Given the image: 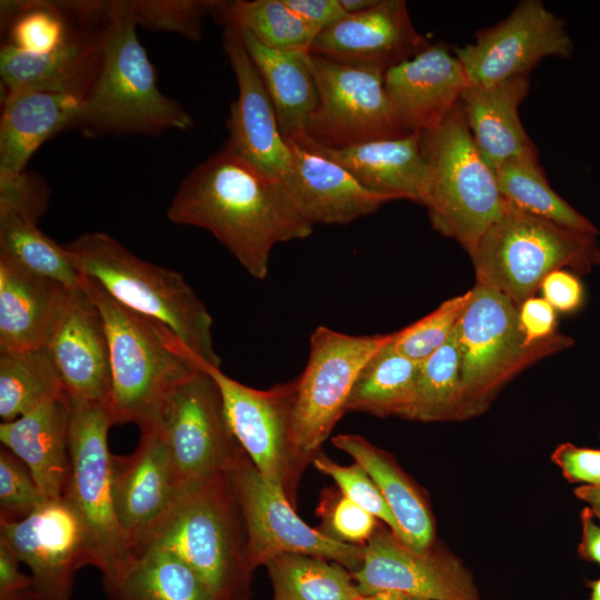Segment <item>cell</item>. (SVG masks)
<instances>
[{"label":"cell","instance_id":"6da1fadb","mask_svg":"<svg viewBox=\"0 0 600 600\" xmlns=\"http://www.w3.org/2000/svg\"><path fill=\"white\" fill-rule=\"evenodd\" d=\"M167 217L209 231L259 280L268 276L276 244L308 238L313 229L279 181L224 148L182 180Z\"/></svg>","mask_w":600,"mask_h":600},{"label":"cell","instance_id":"7a4b0ae2","mask_svg":"<svg viewBox=\"0 0 600 600\" xmlns=\"http://www.w3.org/2000/svg\"><path fill=\"white\" fill-rule=\"evenodd\" d=\"M137 28L133 0L109 1L100 69L77 126L84 134L156 136L193 126L182 104L159 89Z\"/></svg>","mask_w":600,"mask_h":600},{"label":"cell","instance_id":"3957f363","mask_svg":"<svg viewBox=\"0 0 600 600\" xmlns=\"http://www.w3.org/2000/svg\"><path fill=\"white\" fill-rule=\"evenodd\" d=\"M82 288L98 307L107 331L114 424H157L163 401L181 381L203 368L201 361L164 324L116 301L83 276Z\"/></svg>","mask_w":600,"mask_h":600},{"label":"cell","instance_id":"277c9868","mask_svg":"<svg viewBox=\"0 0 600 600\" xmlns=\"http://www.w3.org/2000/svg\"><path fill=\"white\" fill-rule=\"evenodd\" d=\"M143 548L178 556L219 600H250L253 594L246 524L224 472L182 489L132 552Z\"/></svg>","mask_w":600,"mask_h":600},{"label":"cell","instance_id":"5b68a950","mask_svg":"<svg viewBox=\"0 0 600 600\" xmlns=\"http://www.w3.org/2000/svg\"><path fill=\"white\" fill-rule=\"evenodd\" d=\"M64 246L82 276L122 306L168 327L203 368H220L212 318L182 274L138 258L104 232H88Z\"/></svg>","mask_w":600,"mask_h":600},{"label":"cell","instance_id":"8992f818","mask_svg":"<svg viewBox=\"0 0 600 600\" xmlns=\"http://www.w3.org/2000/svg\"><path fill=\"white\" fill-rule=\"evenodd\" d=\"M426 161L422 202L432 227L470 254L501 216L494 170L480 154L460 102L437 127L421 132Z\"/></svg>","mask_w":600,"mask_h":600},{"label":"cell","instance_id":"52a82bcc","mask_svg":"<svg viewBox=\"0 0 600 600\" xmlns=\"http://www.w3.org/2000/svg\"><path fill=\"white\" fill-rule=\"evenodd\" d=\"M469 256L477 283L503 293L520 307L552 271H592L600 264V246L597 236L568 229L506 202L501 216Z\"/></svg>","mask_w":600,"mask_h":600},{"label":"cell","instance_id":"ba28073f","mask_svg":"<svg viewBox=\"0 0 600 600\" xmlns=\"http://www.w3.org/2000/svg\"><path fill=\"white\" fill-rule=\"evenodd\" d=\"M460 349V396L456 419L483 412L498 391L516 374L572 344L561 333L527 342L519 307L503 293L476 283L457 326Z\"/></svg>","mask_w":600,"mask_h":600},{"label":"cell","instance_id":"9c48e42d","mask_svg":"<svg viewBox=\"0 0 600 600\" xmlns=\"http://www.w3.org/2000/svg\"><path fill=\"white\" fill-rule=\"evenodd\" d=\"M71 472L64 493L84 523L102 582L113 579L132 556L118 523L112 497V453L108 432L114 426L109 402L71 399Z\"/></svg>","mask_w":600,"mask_h":600},{"label":"cell","instance_id":"30bf717a","mask_svg":"<svg viewBox=\"0 0 600 600\" xmlns=\"http://www.w3.org/2000/svg\"><path fill=\"white\" fill-rule=\"evenodd\" d=\"M392 333L353 336L324 326L310 337L307 366L297 380L291 442L301 471L320 452L346 406L352 386L367 361Z\"/></svg>","mask_w":600,"mask_h":600},{"label":"cell","instance_id":"8fae6325","mask_svg":"<svg viewBox=\"0 0 600 600\" xmlns=\"http://www.w3.org/2000/svg\"><path fill=\"white\" fill-rule=\"evenodd\" d=\"M224 473L241 509L253 570L284 553L319 557L351 572L361 568L366 546L342 543L309 527L287 497L261 476L243 448Z\"/></svg>","mask_w":600,"mask_h":600},{"label":"cell","instance_id":"7c38bea8","mask_svg":"<svg viewBox=\"0 0 600 600\" xmlns=\"http://www.w3.org/2000/svg\"><path fill=\"white\" fill-rule=\"evenodd\" d=\"M157 426L181 489L224 472L242 449L228 422L219 387L203 368L170 391Z\"/></svg>","mask_w":600,"mask_h":600},{"label":"cell","instance_id":"4fadbf2b","mask_svg":"<svg viewBox=\"0 0 600 600\" xmlns=\"http://www.w3.org/2000/svg\"><path fill=\"white\" fill-rule=\"evenodd\" d=\"M318 103L306 129L327 148L409 133L384 88V71L340 63L310 52Z\"/></svg>","mask_w":600,"mask_h":600},{"label":"cell","instance_id":"5bb4252c","mask_svg":"<svg viewBox=\"0 0 600 600\" xmlns=\"http://www.w3.org/2000/svg\"><path fill=\"white\" fill-rule=\"evenodd\" d=\"M221 392L231 430L261 476L294 507L302 471L292 449V412L297 380L260 390L204 367Z\"/></svg>","mask_w":600,"mask_h":600},{"label":"cell","instance_id":"9a60e30c","mask_svg":"<svg viewBox=\"0 0 600 600\" xmlns=\"http://www.w3.org/2000/svg\"><path fill=\"white\" fill-rule=\"evenodd\" d=\"M0 543L28 567L39 600H71L77 571L94 566L88 530L64 496L22 520L0 521Z\"/></svg>","mask_w":600,"mask_h":600},{"label":"cell","instance_id":"2e32d148","mask_svg":"<svg viewBox=\"0 0 600 600\" xmlns=\"http://www.w3.org/2000/svg\"><path fill=\"white\" fill-rule=\"evenodd\" d=\"M468 84H490L529 72L544 58H570L573 42L566 21L540 0H521L499 23L452 50Z\"/></svg>","mask_w":600,"mask_h":600},{"label":"cell","instance_id":"e0dca14e","mask_svg":"<svg viewBox=\"0 0 600 600\" xmlns=\"http://www.w3.org/2000/svg\"><path fill=\"white\" fill-rule=\"evenodd\" d=\"M61 2L69 17V29L57 49L33 56L1 44V92L33 89L87 97L101 64L108 2Z\"/></svg>","mask_w":600,"mask_h":600},{"label":"cell","instance_id":"ac0fdd59","mask_svg":"<svg viewBox=\"0 0 600 600\" xmlns=\"http://www.w3.org/2000/svg\"><path fill=\"white\" fill-rule=\"evenodd\" d=\"M361 596L399 592L421 600H482L472 573L443 547L414 549L379 524L352 572Z\"/></svg>","mask_w":600,"mask_h":600},{"label":"cell","instance_id":"d6986e66","mask_svg":"<svg viewBox=\"0 0 600 600\" xmlns=\"http://www.w3.org/2000/svg\"><path fill=\"white\" fill-rule=\"evenodd\" d=\"M223 51L233 70L238 96L230 107L224 149L262 174L281 182L288 173L291 150L281 133L264 83L238 32L226 26Z\"/></svg>","mask_w":600,"mask_h":600},{"label":"cell","instance_id":"ffe728a7","mask_svg":"<svg viewBox=\"0 0 600 600\" xmlns=\"http://www.w3.org/2000/svg\"><path fill=\"white\" fill-rule=\"evenodd\" d=\"M182 491L157 424L140 429L136 450L112 454V497L131 551L173 507Z\"/></svg>","mask_w":600,"mask_h":600},{"label":"cell","instance_id":"44dd1931","mask_svg":"<svg viewBox=\"0 0 600 600\" xmlns=\"http://www.w3.org/2000/svg\"><path fill=\"white\" fill-rule=\"evenodd\" d=\"M431 43L413 26L404 0H378L316 37L310 52L360 68L387 71Z\"/></svg>","mask_w":600,"mask_h":600},{"label":"cell","instance_id":"7402d4cb","mask_svg":"<svg viewBox=\"0 0 600 600\" xmlns=\"http://www.w3.org/2000/svg\"><path fill=\"white\" fill-rule=\"evenodd\" d=\"M291 162L281 184L301 216L312 226L347 224L369 216L392 197L361 186L331 159L287 140Z\"/></svg>","mask_w":600,"mask_h":600},{"label":"cell","instance_id":"603a6c76","mask_svg":"<svg viewBox=\"0 0 600 600\" xmlns=\"http://www.w3.org/2000/svg\"><path fill=\"white\" fill-rule=\"evenodd\" d=\"M467 87L460 61L442 44H431L384 72L386 91L407 132L440 124Z\"/></svg>","mask_w":600,"mask_h":600},{"label":"cell","instance_id":"cb8c5ba5","mask_svg":"<svg viewBox=\"0 0 600 600\" xmlns=\"http://www.w3.org/2000/svg\"><path fill=\"white\" fill-rule=\"evenodd\" d=\"M47 347L71 399L109 402L112 379L107 331L98 307L82 286L73 291Z\"/></svg>","mask_w":600,"mask_h":600},{"label":"cell","instance_id":"d4e9b609","mask_svg":"<svg viewBox=\"0 0 600 600\" xmlns=\"http://www.w3.org/2000/svg\"><path fill=\"white\" fill-rule=\"evenodd\" d=\"M76 289L0 256V351L47 346Z\"/></svg>","mask_w":600,"mask_h":600},{"label":"cell","instance_id":"484cf974","mask_svg":"<svg viewBox=\"0 0 600 600\" xmlns=\"http://www.w3.org/2000/svg\"><path fill=\"white\" fill-rule=\"evenodd\" d=\"M290 140L337 162L370 191L422 202L427 168L420 131L343 148L323 147L304 134Z\"/></svg>","mask_w":600,"mask_h":600},{"label":"cell","instance_id":"4316f807","mask_svg":"<svg viewBox=\"0 0 600 600\" xmlns=\"http://www.w3.org/2000/svg\"><path fill=\"white\" fill-rule=\"evenodd\" d=\"M70 412L67 393L0 424L1 444L27 464L44 500L63 497L68 487Z\"/></svg>","mask_w":600,"mask_h":600},{"label":"cell","instance_id":"83f0119b","mask_svg":"<svg viewBox=\"0 0 600 600\" xmlns=\"http://www.w3.org/2000/svg\"><path fill=\"white\" fill-rule=\"evenodd\" d=\"M529 88V74H522L490 84H468L461 96L473 141L493 170L511 160L537 156L518 112Z\"/></svg>","mask_w":600,"mask_h":600},{"label":"cell","instance_id":"f1b7e54d","mask_svg":"<svg viewBox=\"0 0 600 600\" xmlns=\"http://www.w3.org/2000/svg\"><path fill=\"white\" fill-rule=\"evenodd\" d=\"M83 99L20 89L1 92L0 172H20L50 138L77 129Z\"/></svg>","mask_w":600,"mask_h":600},{"label":"cell","instance_id":"f546056e","mask_svg":"<svg viewBox=\"0 0 600 600\" xmlns=\"http://www.w3.org/2000/svg\"><path fill=\"white\" fill-rule=\"evenodd\" d=\"M236 31L260 73L282 136L286 140L303 136L318 103L310 52L274 50L260 43L247 31Z\"/></svg>","mask_w":600,"mask_h":600},{"label":"cell","instance_id":"4dcf8cb0","mask_svg":"<svg viewBox=\"0 0 600 600\" xmlns=\"http://www.w3.org/2000/svg\"><path fill=\"white\" fill-rule=\"evenodd\" d=\"M332 443L371 477L406 543L414 549H424L434 542L433 519L424 498L387 452L358 434L336 436Z\"/></svg>","mask_w":600,"mask_h":600},{"label":"cell","instance_id":"1f68e13d","mask_svg":"<svg viewBox=\"0 0 600 600\" xmlns=\"http://www.w3.org/2000/svg\"><path fill=\"white\" fill-rule=\"evenodd\" d=\"M102 584L111 600H219L189 564L161 548L133 551L121 572Z\"/></svg>","mask_w":600,"mask_h":600},{"label":"cell","instance_id":"d6a6232c","mask_svg":"<svg viewBox=\"0 0 600 600\" xmlns=\"http://www.w3.org/2000/svg\"><path fill=\"white\" fill-rule=\"evenodd\" d=\"M420 362L400 353L393 333L362 367L346 410L408 419L414 402Z\"/></svg>","mask_w":600,"mask_h":600},{"label":"cell","instance_id":"836d02e7","mask_svg":"<svg viewBox=\"0 0 600 600\" xmlns=\"http://www.w3.org/2000/svg\"><path fill=\"white\" fill-rule=\"evenodd\" d=\"M67 394L47 346L0 351V417L2 422Z\"/></svg>","mask_w":600,"mask_h":600},{"label":"cell","instance_id":"e575fe53","mask_svg":"<svg viewBox=\"0 0 600 600\" xmlns=\"http://www.w3.org/2000/svg\"><path fill=\"white\" fill-rule=\"evenodd\" d=\"M504 201L526 213L579 232L598 236L597 227L549 184L538 157L511 160L494 170Z\"/></svg>","mask_w":600,"mask_h":600},{"label":"cell","instance_id":"d590c367","mask_svg":"<svg viewBox=\"0 0 600 600\" xmlns=\"http://www.w3.org/2000/svg\"><path fill=\"white\" fill-rule=\"evenodd\" d=\"M213 16L224 27L247 31L263 46L279 51L310 52L320 32L284 0L221 1Z\"/></svg>","mask_w":600,"mask_h":600},{"label":"cell","instance_id":"8d00e7d4","mask_svg":"<svg viewBox=\"0 0 600 600\" xmlns=\"http://www.w3.org/2000/svg\"><path fill=\"white\" fill-rule=\"evenodd\" d=\"M266 567L273 600H358L361 597L352 572L337 562L284 553L271 559Z\"/></svg>","mask_w":600,"mask_h":600},{"label":"cell","instance_id":"74e56055","mask_svg":"<svg viewBox=\"0 0 600 600\" xmlns=\"http://www.w3.org/2000/svg\"><path fill=\"white\" fill-rule=\"evenodd\" d=\"M0 256L69 288L81 286L83 276L67 247L46 236L38 222L11 210L0 209Z\"/></svg>","mask_w":600,"mask_h":600},{"label":"cell","instance_id":"f35d334b","mask_svg":"<svg viewBox=\"0 0 600 600\" xmlns=\"http://www.w3.org/2000/svg\"><path fill=\"white\" fill-rule=\"evenodd\" d=\"M2 43L28 54L40 56L57 49L69 29L61 1H1Z\"/></svg>","mask_w":600,"mask_h":600},{"label":"cell","instance_id":"ab89813d","mask_svg":"<svg viewBox=\"0 0 600 600\" xmlns=\"http://www.w3.org/2000/svg\"><path fill=\"white\" fill-rule=\"evenodd\" d=\"M459 396L460 349L456 327L441 348L420 361L414 402L408 419L426 422L456 419Z\"/></svg>","mask_w":600,"mask_h":600},{"label":"cell","instance_id":"60d3db41","mask_svg":"<svg viewBox=\"0 0 600 600\" xmlns=\"http://www.w3.org/2000/svg\"><path fill=\"white\" fill-rule=\"evenodd\" d=\"M470 299L471 289L447 299L429 314L393 332L396 349L412 360H424L450 339Z\"/></svg>","mask_w":600,"mask_h":600},{"label":"cell","instance_id":"b9f144b4","mask_svg":"<svg viewBox=\"0 0 600 600\" xmlns=\"http://www.w3.org/2000/svg\"><path fill=\"white\" fill-rule=\"evenodd\" d=\"M221 0H133L138 27L153 32L178 33L201 41L203 20L214 14Z\"/></svg>","mask_w":600,"mask_h":600},{"label":"cell","instance_id":"7bdbcfd3","mask_svg":"<svg viewBox=\"0 0 600 600\" xmlns=\"http://www.w3.org/2000/svg\"><path fill=\"white\" fill-rule=\"evenodd\" d=\"M317 470L331 477L338 489L351 501L381 520L393 533L403 540L401 529L380 490L367 471L357 462L341 466L321 451L311 462Z\"/></svg>","mask_w":600,"mask_h":600},{"label":"cell","instance_id":"ee69618b","mask_svg":"<svg viewBox=\"0 0 600 600\" xmlns=\"http://www.w3.org/2000/svg\"><path fill=\"white\" fill-rule=\"evenodd\" d=\"M319 530L342 543L366 546L379 527L378 519L347 498L339 489H327L317 510Z\"/></svg>","mask_w":600,"mask_h":600},{"label":"cell","instance_id":"f6af8a7d","mask_svg":"<svg viewBox=\"0 0 600 600\" xmlns=\"http://www.w3.org/2000/svg\"><path fill=\"white\" fill-rule=\"evenodd\" d=\"M44 501L27 464L6 447L0 449V521L14 522Z\"/></svg>","mask_w":600,"mask_h":600},{"label":"cell","instance_id":"bcb514c9","mask_svg":"<svg viewBox=\"0 0 600 600\" xmlns=\"http://www.w3.org/2000/svg\"><path fill=\"white\" fill-rule=\"evenodd\" d=\"M50 198L48 182L39 174L0 172V209L18 212L38 222Z\"/></svg>","mask_w":600,"mask_h":600},{"label":"cell","instance_id":"7dc6e473","mask_svg":"<svg viewBox=\"0 0 600 600\" xmlns=\"http://www.w3.org/2000/svg\"><path fill=\"white\" fill-rule=\"evenodd\" d=\"M551 461L571 483L600 484V449L564 442L554 449Z\"/></svg>","mask_w":600,"mask_h":600},{"label":"cell","instance_id":"c3c4849f","mask_svg":"<svg viewBox=\"0 0 600 600\" xmlns=\"http://www.w3.org/2000/svg\"><path fill=\"white\" fill-rule=\"evenodd\" d=\"M542 298L560 312L577 310L583 300V288L579 279L569 270L550 272L541 282Z\"/></svg>","mask_w":600,"mask_h":600},{"label":"cell","instance_id":"681fc988","mask_svg":"<svg viewBox=\"0 0 600 600\" xmlns=\"http://www.w3.org/2000/svg\"><path fill=\"white\" fill-rule=\"evenodd\" d=\"M519 322L529 343L546 340L557 333L556 310L543 298L531 297L519 307Z\"/></svg>","mask_w":600,"mask_h":600},{"label":"cell","instance_id":"f907efd6","mask_svg":"<svg viewBox=\"0 0 600 600\" xmlns=\"http://www.w3.org/2000/svg\"><path fill=\"white\" fill-rule=\"evenodd\" d=\"M20 564L0 543V600H39L31 576L21 571Z\"/></svg>","mask_w":600,"mask_h":600},{"label":"cell","instance_id":"816d5d0a","mask_svg":"<svg viewBox=\"0 0 600 600\" xmlns=\"http://www.w3.org/2000/svg\"><path fill=\"white\" fill-rule=\"evenodd\" d=\"M284 2L320 31L348 16L339 0H284Z\"/></svg>","mask_w":600,"mask_h":600},{"label":"cell","instance_id":"f5cc1de1","mask_svg":"<svg viewBox=\"0 0 600 600\" xmlns=\"http://www.w3.org/2000/svg\"><path fill=\"white\" fill-rule=\"evenodd\" d=\"M582 537L578 546V554L588 561L600 564V526L589 507L581 511Z\"/></svg>","mask_w":600,"mask_h":600},{"label":"cell","instance_id":"db71d44e","mask_svg":"<svg viewBox=\"0 0 600 600\" xmlns=\"http://www.w3.org/2000/svg\"><path fill=\"white\" fill-rule=\"evenodd\" d=\"M574 494L589 506L594 518L600 521V484H582L574 489Z\"/></svg>","mask_w":600,"mask_h":600},{"label":"cell","instance_id":"11a10c76","mask_svg":"<svg viewBox=\"0 0 600 600\" xmlns=\"http://www.w3.org/2000/svg\"><path fill=\"white\" fill-rule=\"evenodd\" d=\"M347 14H357L373 7L378 0H339Z\"/></svg>","mask_w":600,"mask_h":600},{"label":"cell","instance_id":"9f6ffc18","mask_svg":"<svg viewBox=\"0 0 600 600\" xmlns=\"http://www.w3.org/2000/svg\"><path fill=\"white\" fill-rule=\"evenodd\" d=\"M358 600H421L399 592L383 591L369 596H361Z\"/></svg>","mask_w":600,"mask_h":600},{"label":"cell","instance_id":"6f0895ef","mask_svg":"<svg viewBox=\"0 0 600 600\" xmlns=\"http://www.w3.org/2000/svg\"><path fill=\"white\" fill-rule=\"evenodd\" d=\"M591 588L590 600H600V578L589 582Z\"/></svg>","mask_w":600,"mask_h":600}]
</instances>
